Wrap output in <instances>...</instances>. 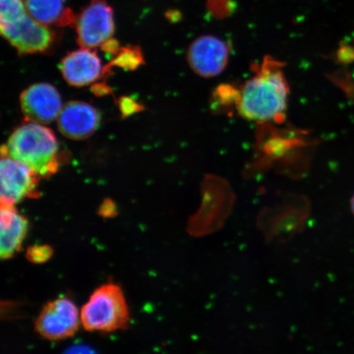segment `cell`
Segmentation results:
<instances>
[{
	"label": "cell",
	"mask_w": 354,
	"mask_h": 354,
	"mask_svg": "<svg viewBox=\"0 0 354 354\" xmlns=\"http://www.w3.org/2000/svg\"><path fill=\"white\" fill-rule=\"evenodd\" d=\"M20 104L26 120L39 124L55 121L64 107L59 91L48 83L26 88L20 96Z\"/></svg>",
	"instance_id": "9"
},
{
	"label": "cell",
	"mask_w": 354,
	"mask_h": 354,
	"mask_svg": "<svg viewBox=\"0 0 354 354\" xmlns=\"http://www.w3.org/2000/svg\"><path fill=\"white\" fill-rule=\"evenodd\" d=\"M29 15L41 24L50 26H69L77 16L66 6L65 0H24Z\"/></svg>",
	"instance_id": "13"
},
{
	"label": "cell",
	"mask_w": 354,
	"mask_h": 354,
	"mask_svg": "<svg viewBox=\"0 0 354 354\" xmlns=\"http://www.w3.org/2000/svg\"><path fill=\"white\" fill-rule=\"evenodd\" d=\"M351 211L353 212V214L354 216V194H353V196H352L351 198Z\"/></svg>",
	"instance_id": "18"
},
{
	"label": "cell",
	"mask_w": 354,
	"mask_h": 354,
	"mask_svg": "<svg viewBox=\"0 0 354 354\" xmlns=\"http://www.w3.org/2000/svg\"><path fill=\"white\" fill-rule=\"evenodd\" d=\"M57 119L62 134L76 140L87 139L94 134L101 121L98 110L82 101H71L65 104Z\"/></svg>",
	"instance_id": "10"
},
{
	"label": "cell",
	"mask_w": 354,
	"mask_h": 354,
	"mask_svg": "<svg viewBox=\"0 0 354 354\" xmlns=\"http://www.w3.org/2000/svg\"><path fill=\"white\" fill-rule=\"evenodd\" d=\"M81 322L88 331L124 328L129 322V310L121 288L109 283L93 292L82 308Z\"/></svg>",
	"instance_id": "3"
},
{
	"label": "cell",
	"mask_w": 354,
	"mask_h": 354,
	"mask_svg": "<svg viewBox=\"0 0 354 354\" xmlns=\"http://www.w3.org/2000/svg\"><path fill=\"white\" fill-rule=\"evenodd\" d=\"M64 354H96V353L86 345L78 344L66 349Z\"/></svg>",
	"instance_id": "17"
},
{
	"label": "cell",
	"mask_w": 354,
	"mask_h": 354,
	"mask_svg": "<svg viewBox=\"0 0 354 354\" xmlns=\"http://www.w3.org/2000/svg\"><path fill=\"white\" fill-rule=\"evenodd\" d=\"M1 155L24 163L44 178L55 174L60 165L56 136L39 123L28 122L17 127L2 146Z\"/></svg>",
	"instance_id": "2"
},
{
	"label": "cell",
	"mask_w": 354,
	"mask_h": 354,
	"mask_svg": "<svg viewBox=\"0 0 354 354\" xmlns=\"http://www.w3.org/2000/svg\"><path fill=\"white\" fill-rule=\"evenodd\" d=\"M81 322V313L72 300L59 298L48 303L39 313L35 329L43 338L64 339L76 333Z\"/></svg>",
	"instance_id": "6"
},
{
	"label": "cell",
	"mask_w": 354,
	"mask_h": 354,
	"mask_svg": "<svg viewBox=\"0 0 354 354\" xmlns=\"http://www.w3.org/2000/svg\"><path fill=\"white\" fill-rule=\"evenodd\" d=\"M1 205H15L26 198L38 196L39 176L24 163L8 156H2Z\"/></svg>",
	"instance_id": "8"
},
{
	"label": "cell",
	"mask_w": 354,
	"mask_h": 354,
	"mask_svg": "<svg viewBox=\"0 0 354 354\" xmlns=\"http://www.w3.org/2000/svg\"><path fill=\"white\" fill-rule=\"evenodd\" d=\"M77 42L83 48L101 47L115 30L112 7L106 0H91L77 17Z\"/></svg>",
	"instance_id": "5"
},
{
	"label": "cell",
	"mask_w": 354,
	"mask_h": 354,
	"mask_svg": "<svg viewBox=\"0 0 354 354\" xmlns=\"http://www.w3.org/2000/svg\"><path fill=\"white\" fill-rule=\"evenodd\" d=\"M0 29L3 37L20 55L48 52L57 41L55 30L35 20L28 10L12 20L0 22Z\"/></svg>",
	"instance_id": "4"
},
{
	"label": "cell",
	"mask_w": 354,
	"mask_h": 354,
	"mask_svg": "<svg viewBox=\"0 0 354 354\" xmlns=\"http://www.w3.org/2000/svg\"><path fill=\"white\" fill-rule=\"evenodd\" d=\"M283 66L270 56L256 66L254 76L245 83L238 97L237 109L243 118L266 122L282 118L290 93Z\"/></svg>",
	"instance_id": "1"
},
{
	"label": "cell",
	"mask_w": 354,
	"mask_h": 354,
	"mask_svg": "<svg viewBox=\"0 0 354 354\" xmlns=\"http://www.w3.org/2000/svg\"><path fill=\"white\" fill-rule=\"evenodd\" d=\"M53 250L48 245H37L29 248L28 251V259L35 263H42L50 258Z\"/></svg>",
	"instance_id": "15"
},
{
	"label": "cell",
	"mask_w": 354,
	"mask_h": 354,
	"mask_svg": "<svg viewBox=\"0 0 354 354\" xmlns=\"http://www.w3.org/2000/svg\"><path fill=\"white\" fill-rule=\"evenodd\" d=\"M0 256L8 259L19 252L28 231V221L15 205H1Z\"/></svg>",
	"instance_id": "12"
},
{
	"label": "cell",
	"mask_w": 354,
	"mask_h": 354,
	"mask_svg": "<svg viewBox=\"0 0 354 354\" xmlns=\"http://www.w3.org/2000/svg\"><path fill=\"white\" fill-rule=\"evenodd\" d=\"M60 71L70 86L91 85L104 75L100 57L92 48H83L68 53L60 64Z\"/></svg>",
	"instance_id": "11"
},
{
	"label": "cell",
	"mask_w": 354,
	"mask_h": 354,
	"mask_svg": "<svg viewBox=\"0 0 354 354\" xmlns=\"http://www.w3.org/2000/svg\"><path fill=\"white\" fill-rule=\"evenodd\" d=\"M229 59V44L212 35H203L194 39L187 52L190 68L205 78L218 76L227 68Z\"/></svg>",
	"instance_id": "7"
},
{
	"label": "cell",
	"mask_w": 354,
	"mask_h": 354,
	"mask_svg": "<svg viewBox=\"0 0 354 354\" xmlns=\"http://www.w3.org/2000/svg\"><path fill=\"white\" fill-rule=\"evenodd\" d=\"M229 0H210L209 8L210 12L216 17H224L232 12L233 8L223 7V4L228 2Z\"/></svg>",
	"instance_id": "16"
},
{
	"label": "cell",
	"mask_w": 354,
	"mask_h": 354,
	"mask_svg": "<svg viewBox=\"0 0 354 354\" xmlns=\"http://www.w3.org/2000/svg\"><path fill=\"white\" fill-rule=\"evenodd\" d=\"M144 64L142 51L138 46H126L120 48L115 59L111 64L104 68L105 73H109L113 66H119L124 69L135 70Z\"/></svg>",
	"instance_id": "14"
}]
</instances>
